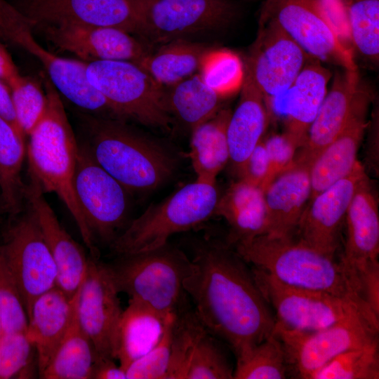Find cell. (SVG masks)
I'll return each instance as SVG.
<instances>
[{"label": "cell", "mask_w": 379, "mask_h": 379, "mask_svg": "<svg viewBox=\"0 0 379 379\" xmlns=\"http://www.w3.org/2000/svg\"><path fill=\"white\" fill-rule=\"evenodd\" d=\"M251 270L263 297L275 311L276 324L286 328L312 331L357 314H364L379 324V320L352 300L289 286L261 270L254 267Z\"/></svg>", "instance_id": "9"}, {"label": "cell", "mask_w": 379, "mask_h": 379, "mask_svg": "<svg viewBox=\"0 0 379 379\" xmlns=\"http://www.w3.org/2000/svg\"><path fill=\"white\" fill-rule=\"evenodd\" d=\"M378 338L347 350L314 372L310 379H378Z\"/></svg>", "instance_id": "36"}, {"label": "cell", "mask_w": 379, "mask_h": 379, "mask_svg": "<svg viewBox=\"0 0 379 379\" xmlns=\"http://www.w3.org/2000/svg\"><path fill=\"white\" fill-rule=\"evenodd\" d=\"M1 335H2V328H1V320H0V337Z\"/></svg>", "instance_id": "51"}, {"label": "cell", "mask_w": 379, "mask_h": 379, "mask_svg": "<svg viewBox=\"0 0 379 379\" xmlns=\"http://www.w3.org/2000/svg\"><path fill=\"white\" fill-rule=\"evenodd\" d=\"M309 168L307 164L295 161L263 190L267 234L294 235L311 197Z\"/></svg>", "instance_id": "23"}, {"label": "cell", "mask_w": 379, "mask_h": 379, "mask_svg": "<svg viewBox=\"0 0 379 379\" xmlns=\"http://www.w3.org/2000/svg\"><path fill=\"white\" fill-rule=\"evenodd\" d=\"M360 297L371 312L379 319V262L369 264L357 274Z\"/></svg>", "instance_id": "46"}, {"label": "cell", "mask_w": 379, "mask_h": 379, "mask_svg": "<svg viewBox=\"0 0 379 379\" xmlns=\"http://www.w3.org/2000/svg\"><path fill=\"white\" fill-rule=\"evenodd\" d=\"M119 293L105 263L90 256L77 294L76 312L98 359H116L118 328L124 310Z\"/></svg>", "instance_id": "16"}, {"label": "cell", "mask_w": 379, "mask_h": 379, "mask_svg": "<svg viewBox=\"0 0 379 379\" xmlns=\"http://www.w3.org/2000/svg\"><path fill=\"white\" fill-rule=\"evenodd\" d=\"M239 178L260 187L267 185L270 175V161L263 138L249 154L237 173Z\"/></svg>", "instance_id": "45"}, {"label": "cell", "mask_w": 379, "mask_h": 379, "mask_svg": "<svg viewBox=\"0 0 379 379\" xmlns=\"http://www.w3.org/2000/svg\"><path fill=\"white\" fill-rule=\"evenodd\" d=\"M370 102H366L358 108L343 131L311 162L310 201L353 171L358 161L357 154L359 145L368 125L366 115Z\"/></svg>", "instance_id": "25"}, {"label": "cell", "mask_w": 379, "mask_h": 379, "mask_svg": "<svg viewBox=\"0 0 379 379\" xmlns=\"http://www.w3.org/2000/svg\"><path fill=\"white\" fill-rule=\"evenodd\" d=\"M97 360L95 350L81 328L75 312L69 328L39 377L93 379Z\"/></svg>", "instance_id": "32"}, {"label": "cell", "mask_w": 379, "mask_h": 379, "mask_svg": "<svg viewBox=\"0 0 379 379\" xmlns=\"http://www.w3.org/2000/svg\"><path fill=\"white\" fill-rule=\"evenodd\" d=\"M288 366L283 344L273 332L237 357L235 379H284Z\"/></svg>", "instance_id": "35"}, {"label": "cell", "mask_w": 379, "mask_h": 379, "mask_svg": "<svg viewBox=\"0 0 379 379\" xmlns=\"http://www.w3.org/2000/svg\"><path fill=\"white\" fill-rule=\"evenodd\" d=\"M379 324L357 314L312 331L286 328L275 323L274 332L281 341L289 373L310 379L338 354L378 338Z\"/></svg>", "instance_id": "10"}, {"label": "cell", "mask_w": 379, "mask_h": 379, "mask_svg": "<svg viewBox=\"0 0 379 379\" xmlns=\"http://www.w3.org/2000/svg\"><path fill=\"white\" fill-rule=\"evenodd\" d=\"M264 204L263 190L239 178L219 196L214 215L222 217L228 221L237 214L246 213Z\"/></svg>", "instance_id": "43"}, {"label": "cell", "mask_w": 379, "mask_h": 379, "mask_svg": "<svg viewBox=\"0 0 379 379\" xmlns=\"http://www.w3.org/2000/svg\"><path fill=\"white\" fill-rule=\"evenodd\" d=\"M354 48L368 64L378 65L379 0H343Z\"/></svg>", "instance_id": "34"}, {"label": "cell", "mask_w": 379, "mask_h": 379, "mask_svg": "<svg viewBox=\"0 0 379 379\" xmlns=\"http://www.w3.org/2000/svg\"><path fill=\"white\" fill-rule=\"evenodd\" d=\"M84 143L95 161L130 193H147L165 184L178 159L166 145L117 119L88 115Z\"/></svg>", "instance_id": "3"}, {"label": "cell", "mask_w": 379, "mask_h": 379, "mask_svg": "<svg viewBox=\"0 0 379 379\" xmlns=\"http://www.w3.org/2000/svg\"><path fill=\"white\" fill-rule=\"evenodd\" d=\"M25 138L0 117V194L4 208L12 215L22 211L25 185L21 177L26 153Z\"/></svg>", "instance_id": "33"}, {"label": "cell", "mask_w": 379, "mask_h": 379, "mask_svg": "<svg viewBox=\"0 0 379 379\" xmlns=\"http://www.w3.org/2000/svg\"><path fill=\"white\" fill-rule=\"evenodd\" d=\"M259 25L244 64L267 105L289 88L312 58L274 20L260 16Z\"/></svg>", "instance_id": "15"}, {"label": "cell", "mask_w": 379, "mask_h": 379, "mask_svg": "<svg viewBox=\"0 0 379 379\" xmlns=\"http://www.w3.org/2000/svg\"><path fill=\"white\" fill-rule=\"evenodd\" d=\"M43 81L46 106L28 135L27 154L30 178L44 192H53L62 201L74 218L90 256L98 259L96 243L74 190L79 143L60 93L48 79Z\"/></svg>", "instance_id": "2"}, {"label": "cell", "mask_w": 379, "mask_h": 379, "mask_svg": "<svg viewBox=\"0 0 379 379\" xmlns=\"http://www.w3.org/2000/svg\"><path fill=\"white\" fill-rule=\"evenodd\" d=\"M170 314H161L141 302L128 300L121 314L117 339L116 359L122 368L126 371L131 363L158 343Z\"/></svg>", "instance_id": "28"}, {"label": "cell", "mask_w": 379, "mask_h": 379, "mask_svg": "<svg viewBox=\"0 0 379 379\" xmlns=\"http://www.w3.org/2000/svg\"><path fill=\"white\" fill-rule=\"evenodd\" d=\"M0 320L2 333L26 332L28 317L16 279L0 248Z\"/></svg>", "instance_id": "39"}, {"label": "cell", "mask_w": 379, "mask_h": 379, "mask_svg": "<svg viewBox=\"0 0 379 379\" xmlns=\"http://www.w3.org/2000/svg\"><path fill=\"white\" fill-rule=\"evenodd\" d=\"M178 313L169 315L164 334L147 353L131 363L126 368L127 379H166L168 368L172 332Z\"/></svg>", "instance_id": "41"}, {"label": "cell", "mask_w": 379, "mask_h": 379, "mask_svg": "<svg viewBox=\"0 0 379 379\" xmlns=\"http://www.w3.org/2000/svg\"><path fill=\"white\" fill-rule=\"evenodd\" d=\"M138 7L141 12L142 7L147 3L149 0H129Z\"/></svg>", "instance_id": "50"}, {"label": "cell", "mask_w": 379, "mask_h": 379, "mask_svg": "<svg viewBox=\"0 0 379 379\" xmlns=\"http://www.w3.org/2000/svg\"><path fill=\"white\" fill-rule=\"evenodd\" d=\"M164 89L168 112L190 131L222 108L223 98L208 87L199 73Z\"/></svg>", "instance_id": "31"}, {"label": "cell", "mask_w": 379, "mask_h": 379, "mask_svg": "<svg viewBox=\"0 0 379 379\" xmlns=\"http://www.w3.org/2000/svg\"><path fill=\"white\" fill-rule=\"evenodd\" d=\"M20 75L11 55L4 45L0 43V79L9 86Z\"/></svg>", "instance_id": "49"}, {"label": "cell", "mask_w": 379, "mask_h": 379, "mask_svg": "<svg viewBox=\"0 0 379 379\" xmlns=\"http://www.w3.org/2000/svg\"><path fill=\"white\" fill-rule=\"evenodd\" d=\"M119 293L168 315L185 309L183 284L192 262L187 254L168 242L160 247L117 255L105 263Z\"/></svg>", "instance_id": "5"}, {"label": "cell", "mask_w": 379, "mask_h": 379, "mask_svg": "<svg viewBox=\"0 0 379 379\" xmlns=\"http://www.w3.org/2000/svg\"><path fill=\"white\" fill-rule=\"evenodd\" d=\"M34 25L114 27L142 35L138 7L129 0H31L21 11Z\"/></svg>", "instance_id": "17"}, {"label": "cell", "mask_w": 379, "mask_h": 379, "mask_svg": "<svg viewBox=\"0 0 379 379\" xmlns=\"http://www.w3.org/2000/svg\"><path fill=\"white\" fill-rule=\"evenodd\" d=\"M9 87L18 124L25 137L28 136L45 111L44 88L36 81L22 75Z\"/></svg>", "instance_id": "40"}, {"label": "cell", "mask_w": 379, "mask_h": 379, "mask_svg": "<svg viewBox=\"0 0 379 379\" xmlns=\"http://www.w3.org/2000/svg\"><path fill=\"white\" fill-rule=\"evenodd\" d=\"M32 21L6 0L0 3V37L33 55L43 66L58 92L91 115L118 119L103 97L86 78L87 62L60 57L34 38Z\"/></svg>", "instance_id": "8"}, {"label": "cell", "mask_w": 379, "mask_h": 379, "mask_svg": "<svg viewBox=\"0 0 379 379\" xmlns=\"http://www.w3.org/2000/svg\"><path fill=\"white\" fill-rule=\"evenodd\" d=\"M74 190L95 243L100 239L111 244L124 226L130 192L95 161L84 143H79Z\"/></svg>", "instance_id": "12"}, {"label": "cell", "mask_w": 379, "mask_h": 379, "mask_svg": "<svg viewBox=\"0 0 379 379\" xmlns=\"http://www.w3.org/2000/svg\"><path fill=\"white\" fill-rule=\"evenodd\" d=\"M240 89L239 102L231 113L227 128L229 161L236 173L263 138L269 117V108L264 96L245 69Z\"/></svg>", "instance_id": "26"}, {"label": "cell", "mask_w": 379, "mask_h": 379, "mask_svg": "<svg viewBox=\"0 0 379 379\" xmlns=\"http://www.w3.org/2000/svg\"><path fill=\"white\" fill-rule=\"evenodd\" d=\"M44 193L30 178L29 184L25 185V200L37 220L54 260L56 286L74 298L85 277L90 256L60 225Z\"/></svg>", "instance_id": "21"}, {"label": "cell", "mask_w": 379, "mask_h": 379, "mask_svg": "<svg viewBox=\"0 0 379 379\" xmlns=\"http://www.w3.org/2000/svg\"><path fill=\"white\" fill-rule=\"evenodd\" d=\"M199 74L208 87L224 98L241 88L244 64L232 51L211 48L201 62Z\"/></svg>", "instance_id": "37"}, {"label": "cell", "mask_w": 379, "mask_h": 379, "mask_svg": "<svg viewBox=\"0 0 379 379\" xmlns=\"http://www.w3.org/2000/svg\"><path fill=\"white\" fill-rule=\"evenodd\" d=\"M331 78L328 69L320 61L310 58L289 88L281 94L286 98L285 133L300 148L326 95Z\"/></svg>", "instance_id": "27"}, {"label": "cell", "mask_w": 379, "mask_h": 379, "mask_svg": "<svg viewBox=\"0 0 379 379\" xmlns=\"http://www.w3.org/2000/svg\"><path fill=\"white\" fill-rule=\"evenodd\" d=\"M230 109L215 115L191 131L190 158L197 180L216 183V177L230 161L227 128Z\"/></svg>", "instance_id": "29"}, {"label": "cell", "mask_w": 379, "mask_h": 379, "mask_svg": "<svg viewBox=\"0 0 379 379\" xmlns=\"http://www.w3.org/2000/svg\"><path fill=\"white\" fill-rule=\"evenodd\" d=\"M357 161L353 171L321 192L308 203L294 234L300 240L328 255L335 257L342 224L358 185L366 175Z\"/></svg>", "instance_id": "19"}, {"label": "cell", "mask_w": 379, "mask_h": 379, "mask_svg": "<svg viewBox=\"0 0 379 379\" xmlns=\"http://www.w3.org/2000/svg\"><path fill=\"white\" fill-rule=\"evenodd\" d=\"M183 287L204 328L236 356L258 344L276 323L247 262L226 241H200Z\"/></svg>", "instance_id": "1"}, {"label": "cell", "mask_w": 379, "mask_h": 379, "mask_svg": "<svg viewBox=\"0 0 379 379\" xmlns=\"http://www.w3.org/2000/svg\"><path fill=\"white\" fill-rule=\"evenodd\" d=\"M234 370L218 338L206 329L192 349L185 379H232Z\"/></svg>", "instance_id": "38"}, {"label": "cell", "mask_w": 379, "mask_h": 379, "mask_svg": "<svg viewBox=\"0 0 379 379\" xmlns=\"http://www.w3.org/2000/svg\"><path fill=\"white\" fill-rule=\"evenodd\" d=\"M263 141L270 161L269 184L277 175L294 164L300 146L285 132L263 138Z\"/></svg>", "instance_id": "44"}, {"label": "cell", "mask_w": 379, "mask_h": 379, "mask_svg": "<svg viewBox=\"0 0 379 379\" xmlns=\"http://www.w3.org/2000/svg\"><path fill=\"white\" fill-rule=\"evenodd\" d=\"M237 15L231 0H149L141 9L142 35L161 45L218 30Z\"/></svg>", "instance_id": "14"}, {"label": "cell", "mask_w": 379, "mask_h": 379, "mask_svg": "<svg viewBox=\"0 0 379 379\" xmlns=\"http://www.w3.org/2000/svg\"><path fill=\"white\" fill-rule=\"evenodd\" d=\"M86 78L120 119H130L147 126L171 131L173 118L166 107L164 87L138 64L88 62Z\"/></svg>", "instance_id": "7"}, {"label": "cell", "mask_w": 379, "mask_h": 379, "mask_svg": "<svg viewBox=\"0 0 379 379\" xmlns=\"http://www.w3.org/2000/svg\"><path fill=\"white\" fill-rule=\"evenodd\" d=\"M36 355L25 332L2 333L0 337V379L23 373Z\"/></svg>", "instance_id": "42"}, {"label": "cell", "mask_w": 379, "mask_h": 379, "mask_svg": "<svg viewBox=\"0 0 379 379\" xmlns=\"http://www.w3.org/2000/svg\"><path fill=\"white\" fill-rule=\"evenodd\" d=\"M211 48L206 44L177 39L149 51L138 65L160 86L168 87L196 74Z\"/></svg>", "instance_id": "30"}, {"label": "cell", "mask_w": 379, "mask_h": 379, "mask_svg": "<svg viewBox=\"0 0 379 379\" xmlns=\"http://www.w3.org/2000/svg\"><path fill=\"white\" fill-rule=\"evenodd\" d=\"M247 262L289 286L352 300L378 319L361 300L357 284L343 262L292 236L267 234L234 244Z\"/></svg>", "instance_id": "4"}, {"label": "cell", "mask_w": 379, "mask_h": 379, "mask_svg": "<svg viewBox=\"0 0 379 379\" xmlns=\"http://www.w3.org/2000/svg\"><path fill=\"white\" fill-rule=\"evenodd\" d=\"M220 194L216 183L196 180L149 206L111 243L116 255L154 249L175 234L190 230L214 215Z\"/></svg>", "instance_id": "6"}, {"label": "cell", "mask_w": 379, "mask_h": 379, "mask_svg": "<svg viewBox=\"0 0 379 379\" xmlns=\"http://www.w3.org/2000/svg\"><path fill=\"white\" fill-rule=\"evenodd\" d=\"M77 294L70 298L55 286L40 295L32 307L25 333L35 349L39 376L71 325Z\"/></svg>", "instance_id": "24"}, {"label": "cell", "mask_w": 379, "mask_h": 379, "mask_svg": "<svg viewBox=\"0 0 379 379\" xmlns=\"http://www.w3.org/2000/svg\"><path fill=\"white\" fill-rule=\"evenodd\" d=\"M0 248L18 284L28 317L34 301L56 286L57 278L54 260L30 208L9 225Z\"/></svg>", "instance_id": "13"}, {"label": "cell", "mask_w": 379, "mask_h": 379, "mask_svg": "<svg viewBox=\"0 0 379 379\" xmlns=\"http://www.w3.org/2000/svg\"><path fill=\"white\" fill-rule=\"evenodd\" d=\"M366 175L358 185L345 215L347 235L340 261L357 284V273L378 261L379 213Z\"/></svg>", "instance_id": "22"}, {"label": "cell", "mask_w": 379, "mask_h": 379, "mask_svg": "<svg viewBox=\"0 0 379 379\" xmlns=\"http://www.w3.org/2000/svg\"><path fill=\"white\" fill-rule=\"evenodd\" d=\"M58 49L83 61H128L139 64L149 51L133 36L114 27L74 24L34 25Z\"/></svg>", "instance_id": "20"}, {"label": "cell", "mask_w": 379, "mask_h": 379, "mask_svg": "<svg viewBox=\"0 0 379 379\" xmlns=\"http://www.w3.org/2000/svg\"><path fill=\"white\" fill-rule=\"evenodd\" d=\"M371 93L360 81L358 69L335 73L295 161L309 166L318 154L345 128L358 108L371 101Z\"/></svg>", "instance_id": "18"}, {"label": "cell", "mask_w": 379, "mask_h": 379, "mask_svg": "<svg viewBox=\"0 0 379 379\" xmlns=\"http://www.w3.org/2000/svg\"><path fill=\"white\" fill-rule=\"evenodd\" d=\"M260 16L274 20L312 58L357 69L321 0H266Z\"/></svg>", "instance_id": "11"}, {"label": "cell", "mask_w": 379, "mask_h": 379, "mask_svg": "<svg viewBox=\"0 0 379 379\" xmlns=\"http://www.w3.org/2000/svg\"><path fill=\"white\" fill-rule=\"evenodd\" d=\"M0 117L11 124L18 132L22 133L15 115L11 90L9 86L0 79Z\"/></svg>", "instance_id": "47"}, {"label": "cell", "mask_w": 379, "mask_h": 379, "mask_svg": "<svg viewBox=\"0 0 379 379\" xmlns=\"http://www.w3.org/2000/svg\"><path fill=\"white\" fill-rule=\"evenodd\" d=\"M93 379H127L126 371L112 359H98Z\"/></svg>", "instance_id": "48"}]
</instances>
